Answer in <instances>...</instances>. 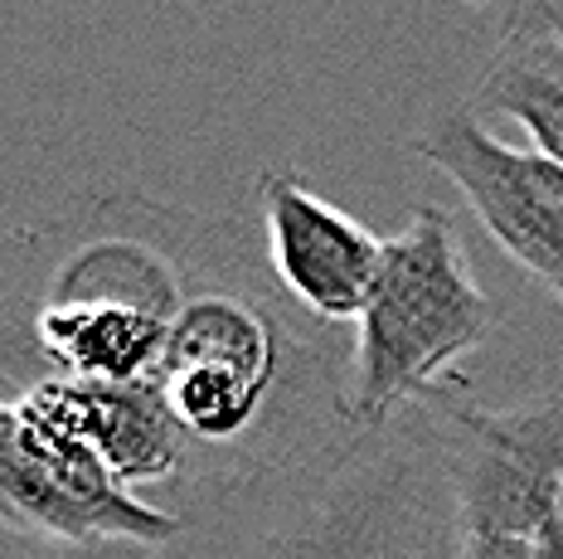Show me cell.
<instances>
[{
    "mask_svg": "<svg viewBox=\"0 0 563 559\" xmlns=\"http://www.w3.org/2000/svg\"><path fill=\"white\" fill-rule=\"evenodd\" d=\"M156 559H456L462 501L438 414L350 428L307 458L185 492Z\"/></svg>",
    "mask_w": 563,
    "mask_h": 559,
    "instance_id": "cell-1",
    "label": "cell"
},
{
    "mask_svg": "<svg viewBox=\"0 0 563 559\" xmlns=\"http://www.w3.org/2000/svg\"><path fill=\"white\" fill-rule=\"evenodd\" d=\"M490 302L466 263L456 219L413 205L404 234L389 239L384 267L350 346V424L384 428L438 399L442 380L490 336Z\"/></svg>",
    "mask_w": 563,
    "mask_h": 559,
    "instance_id": "cell-2",
    "label": "cell"
},
{
    "mask_svg": "<svg viewBox=\"0 0 563 559\" xmlns=\"http://www.w3.org/2000/svg\"><path fill=\"white\" fill-rule=\"evenodd\" d=\"M0 516L74 545H141L166 550L180 516L126 492L98 458L25 404L0 375Z\"/></svg>",
    "mask_w": 563,
    "mask_h": 559,
    "instance_id": "cell-3",
    "label": "cell"
},
{
    "mask_svg": "<svg viewBox=\"0 0 563 559\" xmlns=\"http://www.w3.org/2000/svg\"><path fill=\"white\" fill-rule=\"evenodd\" d=\"M442 428L462 535L539 540L563 516V394H534L510 409H448Z\"/></svg>",
    "mask_w": 563,
    "mask_h": 559,
    "instance_id": "cell-4",
    "label": "cell"
},
{
    "mask_svg": "<svg viewBox=\"0 0 563 559\" xmlns=\"http://www.w3.org/2000/svg\"><path fill=\"white\" fill-rule=\"evenodd\" d=\"M413 151L456 185L490 239L563 302V166L534 146L486 132L476 108H456L413 136Z\"/></svg>",
    "mask_w": 563,
    "mask_h": 559,
    "instance_id": "cell-5",
    "label": "cell"
},
{
    "mask_svg": "<svg viewBox=\"0 0 563 559\" xmlns=\"http://www.w3.org/2000/svg\"><path fill=\"white\" fill-rule=\"evenodd\" d=\"M263 249L277 287L321 326L360 321L374 297L389 239L369 234L311 185L287 171H263L253 185Z\"/></svg>",
    "mask_w": 563,
    "mask_h": 559,
    "instance_id": "cell-6",
    "label": "cell"
},
{
    "mask_svg": "<svg viewBox=\"0 0 563 559\" xmlns=\"http://www.w3.org/2000/svg\"><path fill=\"white\" fill-rule=\"evenodd\" d=\"M15 384L34 414L84 442L126 492L141 496L146 486H185V492L195 486V452L170 418L161 384H108L68 375H34Z\"/></svg>",
    "mask_w": 563,
    "mask_h": 559,
    "instance_id": "cell-7",
    "label": "cell"
},
{
    "mask_svg": "<svg viewBox=\"0 0 563 559\" xmlns=\"http://www.w3.org/2000/svg\"><path fill=\"white\" fill-rule=\"evenodd\" d=\"M476 108L515 118L534 136V151L563 166V44L506 34L476 88Z\"/></svg>",
    "mask_w": 563,
    "mask_h": 559,
    "instance_id": "cell-8",
    "label": "cell"
},
{
    "mask_svg": "<svg viewBox=\"0 0 563 559\" xmlns=\"http://www.w3.org/2000/svg\"><path fill=\"white\" fill-rule=\"evenodd\" d=\"M0 559H156V550H141V545H74L0 516Z\"/></svg>",
    "mask_w": 563,
    "mask_h": 559,
    "instance_id": "cell-9",
    "label": "cell"
},
{
    "mask_svg": "<svg viewBox=\"0 0 563 559\" xmlns=\"http://www.w3.org/2000/svg\"><path fill=\"white\" fill-rule=\"evenodd\" d=\"M506 34L563 44V0H506Z\"/></svg>",
    "mask_w": 563,
    "mask_h": 559,
    "instance_id": "cell-10",
    "label": "cell"
},
{
    "mask_svg": "<svg viewBox=\"0 0 563 559\" xmlns=\"http://www.w3.org/2000/svg\"><path fill=\"white\" fill-rule=\"evenodd\" d=\"M456 559H534V540H506V535H462Z\"/></svg>",
    "mask_w": 563,
    "mask_h": 559,
    "instance_id": "cell-11",
    "label": "cell"
},
{
    "mask_svg": "<svg viewBox=\"0 0 563 559\" xmlns=\"http://www.w3.org/2000/svg\"><path fill=\"white\" fill-rule=\"evenodd\" d=\"M534 559H563V516H559V520H549V526L539 530Z\"/></svg>",
    "mask_w": 563,
    "mask_h": 559,
    "instance_id": "cell-12",
    "label": "cell"
}]
</instances>
